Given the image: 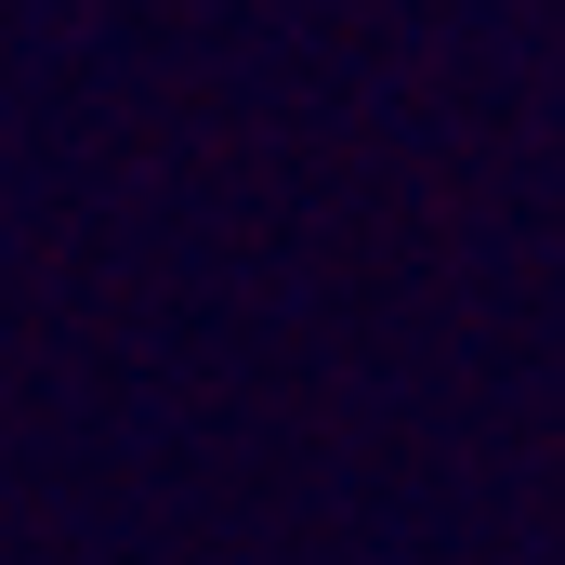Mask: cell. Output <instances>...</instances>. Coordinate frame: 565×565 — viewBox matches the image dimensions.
<instances>
[]
</instances>
